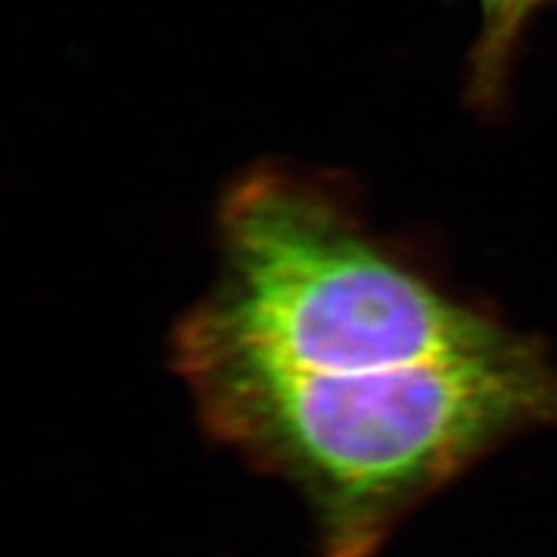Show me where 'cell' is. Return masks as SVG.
I'll return each instance as SVG.
<instances>
[{
  "label": "cell",
  "mask_w": 557,
  "mask_h": 557,
  "mask_svg": "<svg viewBox=\"0 0 557 557\" xmlns=\"http://www.w3.org/2000/svg\"><path fill=\"white\" fill-rule=\"evenodd\" d=\"M544 0H479L481 33L472 51L469 96L479 108H495L504 91L516 47Z\"/></svg>",
  "instance_id": "3957f363"
},
{
  "label": "cell",
  "mask_w": 557,
  "mask_h": 557,
  "mask_svg": "<svg viewBox=\"0 0 557 557\" xmlns=\"http://www.w3.org/2000/svg\"><path fill=\"white\" fill-rule=\"evenodd\" d=\"M219 231V282L177 337L307 374L413 368L518 337L434 288L339 202L290 174L242 180L225 196Z\"/></svg>",
  "instance_id": "7a4b0ae2"
},
{
  "label": "cell",
  "mask_w": 557,
  "mask_h": 557,
  "mask_svg": "<svg viewBox=\"0 0 557 557\" xmlns=\"http://www.w3.org/2000/svg\"><path fill=\"white\" fill-rule=\"evenodd\" d=\"M172 368L209 437L300 497L319 557H376L493 450L557 428V370L525 335L370 374L293 372L174 337Z\"/></svg>",
  "instance_id": "6da1fadb"
}]
</instances>
